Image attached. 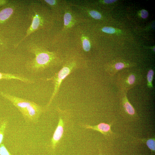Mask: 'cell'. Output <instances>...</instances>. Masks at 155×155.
Here are the masks:
<instances>
[{
  "label": "cell",
  "instance_id": "1",
  "mask_svg": "<svg viewBox=\"0 0 155 155\" xmlns=\"http://www.w3.org/2000/svg\"><path fill=\"white\" fill-rule=\"evenodd\" d=\"M30 51L35 57L26 63V69L32 74H36L42 72L47 68L55 65L57 57L56 54L43 49L36 47L30 49Z\"/></svg>",
  "mask_w": 155,
  "mask_h": 155
},
{
  "label": "cell",
  "instance_id": "2",
  "mask_svg": "<svg viewBox=\"0 0 155 155\" xmlns=\"http://www.w3.org/2000/svg\"><path fill=\"white\" fill-rule=\"evenodd\" d=\"M76 68V63L72 61L65 64L57 73L52 77L46 79V81H51L54 85V90L46 107L49 106L57 94L63 81Z\"/></svg>",
  "mask_w": 155,
  "mask_h": 155
},
{
  "label": "cell",
  "instance_id": "3",
  "mask_svg": "<svg viewBox=\"0 0 155 155\" xmlns=\"http://www.w3.org/2000/svg\"><path fill=\"white\" fill-rule=\"evenodd\" d=\"M140 82V75L134 70L127 71L123 74L120 75L118 80V84L124 91L138 84Z\"/></svg>",
  "mask_w": 155,
  "mask_h": 155
},
{
  "label": "cell",
  "instance_id": "4",
  "mask_svg": "<svg viewBox=\"0 0 155 155\" xmlns=\"http://www.w3.org/2000/svg\"><path fill=\"white\" fill-rule=\"evenodd\" d=\"M1 79H15L28 84H33L35 82L33 79L28 78L21 73H5L0 72V80Z\"/></svg>",
  "mask_w": 155,
  "mask_h": 155
},
{
  "label": "cell",
  "instance_id": "5",
  "mask_svg": "<svg viewBox=\"0 0 155 155\" xmlns=\"http://www.w3.org/2000/svg\"><path fill=\"white\" fill-rule=\"evenodd\" d=\"M64 123L62 118L59 117L57 126L51 140L52 147L54 148L62 137L64 132Z\"/></svg>",
  "mask_w": 155,
  "mask_h": 155
},
{
  "label": "cell",
  "instance_id": "6",
  "mask_svg": "<svg viewBox=\"0 0 155 155\" xmlns=\"http://www.w3.org/2000/svg\"><path fill=\"white\" fill-rule=\"evenodd\" d=\"M43 20L41 17L36 13L32 18L31 25L28 30L25 36L19 42L18 44L28 36L32 32L36 31L41 26L43 23Z\"/></svg>",
  "mask_w": 155,
  "mask_h": 155
},
{
  "label": "cell",
  "instance_id": "7",
  "mask_svg": "<svg viewBox=\"0 0 155 155\" xmlns=\"http://www.w3.org/2000/svg\"><path fill=\"white\" fill-rule=\"evenodd\" d=\"M82 126L86 129H91L98 131L104 135H106L108 133L111 132V125L105 123H101L94 126L86 124H82Z\"/></svg>",
  "mask_w": 155,
  "mask_h": 155
},
{
  "label": "cell",
  "instance_id": "8",
  "mask_svg": "<svg viewBox=\"0 0 155 155\" xmlns=\"http://www.w3.org/2000/svg\"><path fill=\"white\" fill-rule=\"evenodd\" d=\"M75 20L70 10L66 9L64 16L63 30H66L72 27L75 24Z\"/></svg>",
  "mask_w": 155,
  "mask_h": 155
},
{
  "label": "cell",
  "instance_id": "9",
  "mask_svg": "<svg viewBox=\"0 0 155 155\" xmlns=\"http://www.w3.org/2000/svg\"><path fill=\"white\" fill-rule=\"evenodd\" d=\"M13 12V9L11 7L5 8L0 11V22H3L8 19Z\"/></svg>",
  "mask_w": 155,
  "mask_h": 155
},
{
  "label": "cell",
  "instance_id": "10",
  "mask_svg": "<svg viewBox=\"0 0 155 155\" xmlns=\"http://www.w3.org/2000/svg\"><path fill=\"white\" fill-rule=\"evenodd\" d=\"M76 7L84 12H87V13L93 18L97 20L100 19L102 18V16L99 12L94 10H87L85 7L80 6L77 5H74Z\"/></svg>",
  "mask_w": 155,
  "mask_h": 155
},
{
  "label": "cell",
  "instance_id": "11",
  "mask_svg": "<svg viewBox=\"0 0 155 155\" xmlns=\"http://www.w3.org/2000/svg\"><path fill=\"white\" fill-rule=\"evenodd\" d=\"M123 103L124 109L127 113L130 115H133L135 114V110L126 96L123 99Z\"/></svg>",
  "mask_w": 155,
  "mask_h": 155
},
{
  "label": "cell",
  "instance_id": "12",
  "mask_svg": "<svg viewBox=\"0 0 155 155\" xmlns=\"http://www.w3.org/2000/svg\"><path fill=\"white\" fill-rule=\"evenodd\" d=\"M127 67L123 63L119 62L116 63L112 68L107 70L108 72L110 74H114L118 71Z\"/></svg>",
  "mask_w": 155,
  "mask_h": 155
},
{
  "label": "cell",
  "instance_id": "13",
  "mask_svg": "<svg viewBox=\"0 0 155 155\" xmlns=\"http://www.w3.org/2000/svg\"><path fill=\"white\" fill-rule=\"evenodd\" d=\"M81 40L84 50L86 52L89 51L90 49L91 44L88 38L85 36L83 35L81 37Z\"/></svg>",
  "mask_w": 155,
  "mask_h": 155
},
{
  "label": "cell",
  "instance_id": "14",
  "mask_svg": "<svg viewBox=\"0 0 155 155\" xmlns=\"http://www.w3.org/2000/svg\"><path fill=\"white\" fill-rule=\"evenodd\" d=\"M146 142L148 147L152 151L155 150V140L154 138H149L146 140Z\"/></svg>",
  "mask_w": 155,
  "mask_h": 155
},
{
  "label": "cell",
  "instance_id": "15",
  "mask_svg": "<svg viewBox=\"0 0 155 155\" xmlns=\"http://www.w3.org/2000/svg\"><path fill=\"white\" fill-rule=\"evenodd\" d=\"M154 72L152 69L149 71L147 75L148 86L150 88H152L153 86L152 82L154 76Z\"/></svg>",
  "mask_w": 155,
  "mask_h": 155
},
{
  "label": "cell",
  "instance_id": "16",
  "mask_svg": "<svg viewBox=\"0 0 155 155\" xmlns=\"http://www.w3.org/2000/svg\"><path fill=\"white\" fill-rule=\"evenodd\" d=\"M103 32L108 34H113L115 32V29L112 27H105L102 29Z\"/></svg>",
  "mask_w": 155,
  "mask_h": 155
},
{
  "label": "cell",
  "instance_id": "17",
  "mask_svg": "<svg viewBox=\"0 0 155 155\" xmlns=\"http://www.w3.org/2000/svg\"><path fill=\"white\" fill-rule=\"evenodd\" d=\"M0 155H11L6 148L3 145L0 147Z\"/></svg>",
  "mask_w": 155,
  "mask_h": 155
},
{
  "label": "cell",
  "instance_id": "18",
  "mask_svg": "<svg viewBox=\"0 0 155 155\" xmlns=\"http://www.w3.org/2000/svg\"><path fill=\"white\" fill-rule=\"evenodd\" d=\"M44 1L50 6H54L56 5L57 3V1L55 0H45Z\"/></svg>",
  "mask_w": 155,
  "mask_h": 155
},
{
  "label": "cell",
  "instance_id": "19",
  "mask_svg": "<svg viewBox=\"0 0 155 155\" xmlns=\"http://www.w3.org/2000/svg\"><path fill=\"white\" fill-rule=\"evenodd\" d=\"M148 11L145 9H142L141 11V15L143 18H146L148 16Z\"/></svg>",
  "mask_w": 155,
  "mask_h": 155
},
{
  "label": "cell",
  "instance_id": "20",
  "mask_svg": "<svg viewBox=\"0 0 155 155\" xmlns=\"http://www.w3.org/2000/svg\"><path fill=\"white\" fill-rule=\"evenodd\" d=\"M117 0H104L103 2L105 3L110 4L114 3Z\"/></svg>",
  "mask_w": 155,
  "mask_h": 155
},
{
  "label": "cell",
  "instance_id": "21",
  "mask_svg": "<svg viewBox=\"0 0 155 155\" xmlns=\"http://www.w3.org/2000/svg\"><path fill=\"white\" fill-rule=\"evenodd\" d=\"M3 138V134L0 133V144L1 143Z\"/></svg>",
  "mask_w": 155,
  "mask_h": 155
},
{
  "label": "cell",
  "instance_id": "22",
  "mask_svg": "<svg viewBox=\"0 0 155 155\" xmlns=\"http://www.w3.org/2000/svg\"><path fill=\"white\" fill-rule=\"evenodd\" d=\"M6 1L4 0H0V5H4L6 3Z\"/></svg>",
  "mask_w": 155,
  "mask_h": 155
},
{
  "label": "cell",
  "instance_id": "23",
  "mask_svg": "<svg viewBox=\"0 0 155 155\" xmlns=\"http://www.w3.org/2000/svg\"><path fill=\"white\" fill-rule=\"evenodd\" d=\"M0 42L1 43V44H2V42L1 41L0 39Z\"/></svg>",
  "mask_w": 155,
  "mask_h": 155
},
{
  "label": "cell",
  "instance_id": "24",
  "mask_svg": "<svg viewBox=\"0 0 155 155\" xmlns=\"http://www.w3.org/2000/svg\"><path fill=\"white\" fill-rule=\"evenodd\" d=\"M153 50L154 51H155V47H154L153 49Z\"/></svg>",
  "mask_w": 155,
  "mask_h": 155
}]
</instances>
